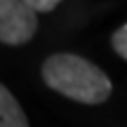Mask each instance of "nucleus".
Returning <instances> with one entry per match:
<instances>
[{
  "instance_id": "obj_5",
  "label": "nucleus",
  "mask_w": 127,
  "mask_h": 127,
  "mask_svg": "<svg viewBox=\"0 0 127 127\" xmlns=\"http://www.w3.org/2000/svg\"><path fill=\"white\" fill-rule=\"evenodd\" d=\"M28 4H30V9L36 13V11H40V13H49V11H53L55 6H57V0H28Z\"/></svg>"
},
{
  "instance_id": "obj_4",
  "label": "nucleus",
  "mask_w": 127,
  "mask_h": 127,
  "mask_svg": "<svg viewBox=\"0 0 127 127\" xmlns=\"http://www.w3.org/2000/svg\"><path fill=\"white\" fill-rule=\"evenodd\" d=\"M112 49L117 51L123 59H127V23H123V26L112 34Z\"/></svg>"
},
{
  "instance_id": "obj_3",
  "label": "nucleus",
  "mask_w": 127,
  "mask_h": 127,
  "mask_svg": "<svg viewBox=\"0 0 127 127\" xmlns=\"http://www.w3.org/2000/svg\"><path fill=\"white\" fill-rule=\"evenodd\" d=\"M0 127H30L15 95L0 83Z\"/></svg>"
},
{
  "instance_id": "obj_2",
  "label": "nucleus",
  "mask_w": 127,
  "mask_h": 127,
  "mask_svg": "<svg viewBox=\"0 0 127 127\" xmlns=\"http://www.w3.org/2000/svg\"><path fill=\"white\" fill-rule=\"evenodd\" d=\"M36 13L19 0H0V42L23 45L36 34Z\"/></svg>"
},
{
  "instance_id": "obj_1",
  "label": "nucleus",
  "mask_w": 127,
  "mask_h": 127,
  "mask_svg": "<svg viewBox=\"0 0 127 127\" xmlns=\"http://www.w3.org/2000/svg\"><path fill=\"white\" fill-rule=\"evenodd\" d=\"M42 78L51 89L81 104H102L112 91V83L104 70L72 53L47 57L42 64Z\"/></svg>"
}]
</instances>
